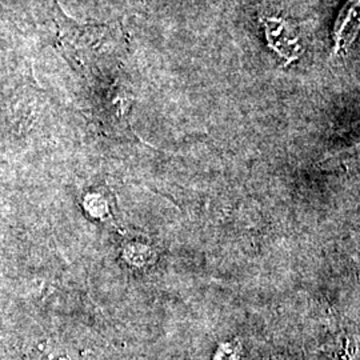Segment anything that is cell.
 <instances>
[{
    "instance_id": "obj_3",
    "label": "cell",
    "mask_w": 360,
    "mask_h": 360,
    "mask_svg": "<svg viewBox=\"0 0 360 360\" xmlns=\"http://www.w3.org/2000/svg\"><path fill=\"white\" fill-rule=\"evenodd\" d=\"M359 32V0H348L338 13L333 32V53L345 55Z\"/></svg>"
},
{
    "instance_id": "obj_1",
    "label": "cell",
    "mask_w": 360,
    "mask_h": 360,
    "mask_svg": "<svg viewBox=\"0 0 360 360\" xmlns=\"http://www.w3.org/2000/svg\"><path fill=\"white\" fill-rule=\"evenodd\" d=\"M55 43L77 77L91 86H111L120 80L127 41L120 23L80 25L53 0Z\"/></svg>"
},
{
    "instance_id": "obj_2",
    "label": "cell",
    "mask_w": 360,
    "mask_h": 360,
    "mask_svg": "<svg viewBox=\"0 0 360 360\" xmlns=\"http://www.w3.org/2000/svg\"><path fill=\"white\" fill-rule=\"evenodd\" d=\"M260 23L264 30L269 49L279 60L290 65L303 55V41L299 30L291 20L276 15H263Z\"/></svg>"
}]
</instances>
